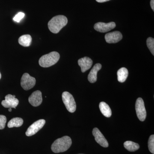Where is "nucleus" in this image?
Wrapping results in <instances>:
<instances>
[{
    "mask_svg": "<svg viewBox=\"0 0 154 154\" xmlns=\"http://www.w3.org/2000/svg\"><path fill=\"white\" fill-rule=\"evenodd\" d=\"M135 109L138 118L141 121H144L146 117V111L145 107L143 100L141 98L137 99Z\"/></svg>",
    "mask_w": 154,
    "mask_h": 154,
    "instance_id": "5",
    "label": "nucleus"
},
{
    "mask_svg": "<svg viewBox=\"0 0 154 154\" xmlns=\"http://www.w3.org/2000/svg\"><path fill=\"white\" fill-rule=\"evenodd\" d=\"M109 1H110V0H96V2L99 3L105 2H108Z\"/></svg>",
    "mask_w": 154,
    "mask_h": 154,
    "instance_id": "25",
    "label": "nucleus"
},
{
    "mask_svg": "<svg viewBox=\"0 0 154 154\" xmlns=\"http://www.w3.org/2000/svg\"><path fill=\"white\" fill-rule=\"evenodd\" d=\"M148 148L149 151L152 153L154 154V135L153 134L151 135L149 138Z\"/></svg>",
    "mask_w": 154,
    "mask_h": 154,
    "instance_id": "21",
    "label": "nucleus"
},
{
    "mask_svg": "<svg viewBox=\"0 0 154 154\" xmlns=\"http://www.w3.org/2000/svg\"><path fill=\"white\" fill-rule=\"evenodd\" d=\"M146 44L151 52L153 55H154V39L152 37H149L147 39Z\"/></svg>",
    "mask_w": 154,
    "mask_h": 154,
    "instance_id": "20",
    "label": "nucleus"
},
{
    "mask_svg": "<svg viewBox=\"0 0 154 154\" xmlns=\"http://www.w3.org/2000/svg\"><path fill=\"white\" fill-rule=\"evenodd\" d=\"M1 78H2V75H1V72H0V79H1Z\"/></svg>",
    "mask_w": 154,
    "mask_h": 154,
    "instance_id": "27",
    "label": "nucleus"
},
{
    "mask_svg": "<svg viewBox=\"0 0 154 154\" xmlns=\"http://www.w3.org/2000/svg\"><path fill=\"white\" fill-rule=\"evenodd\" d=\"M115 22H110L108 23L98 22L94 25V28L96 31L102 33H105L112 30L116 27Z\"/></svg>",
    "mask_w": 154,
    "mask_h": 154,
    "instance_id": "9",
    "label": "nucleus"
},
{
    "mask_svg": "<svg viewBox=\"0 0 154 154\" xmlns=\"http://www.w3.org/2000/svg\"><path fill=\"white\" fill-rule=\"evenodd\" d=\"M71 139L69 136H64L54 141L51 146L52 152L56 153L63 152L67 150L71 146Z\"/></svg>",
    "mask_w": 154,
    "mask_h": 154,
    "instance_id": "2",
    "label": "nucleus"
},
{
    "mask_svg": "<svg viewBox=\"0 0 154 154\" xmlns=\"http://www.w3.org/2000/svg\"><path fill=\"white\" fill-rule=\"evenodd\" d=\"M5 100L2 102V105L5 108H16L19 103V101L16 98V96L8 94L5 97Z\"/></svg>",
    "mask_w": 154,
    "mask_h": 154,
    "instance_id": "8",
    "label": "nucleus"
},
{
    "mask_svg": "<svg viewBox=\"0 0 154 154\" xmlns=\"http://www.w3.org/2000/svg\"><path fill=\"white\" fill-rule=\"evenodd\" d=\"M62 100L67 110L70 113H74L76 109V105L73 97L68 92H64L62 94Z\"/></svg>",
    "mask_w": 154,
    "mask_h": 154,
    "instance_id": "4",
    "label": "nucleus"
},
{
    "mask_svg": "<svg viewBox=\"0 0 154 154\" xmlns=\"http://www.w3.org/2000/svg\"><path fill=\"white\" fill-rule=\"evenodd\" d=\"M68 19L65 16L58 15L54 17L48 23V28L52 33H57L67 25Z\"/></svg>",
    "mask_w": 154,
    "mask_h": 154,
    "instance_id": "1",
    "label": "nucleus"
},
{
    "mask_svg": "<svg viewBox=\"0 0 154 154\" xmlns=\"http://www.w3.org/2000/svg\"><path fill=\"white\" fill-rule=\"evenodd\" d=\"M124 147L130 152H134L140 148L138 144L131 141H127L124 143Z\"/></svg>",
    "mask_w": 154,
    "mask_h": 154,
    "instance_id": "18",
    "label": "nucleus"
},
{
    "mask_svg": "<svg viewBox=\"0 0 154 154\" xmlns=\"http://www.w3.org/2000/svg\"><path fill=\"white\" fill-rule=\"evenodd\" d=\"M93 63V60L90 58L87 57L80 59L78 60V63L79 66L81 67V70L82 72H85L86 71L91 68Z\"/></svg>",
    "mask_w": 154,
    "mask_h": 154,
    "instance_id": "13",
    "label": "nucleus"
},
{
    "mask_svg": "<svg viewBox=\"0 0 154 154\" xmlns=\"http://www.w3.org/2000/svg\"><path fill=\"white\" fill-rule=\"evenodd\" d=\"M7 118L5 116L0 115V129H4L5 127Z\"/></svg>",
    "mask_w": 154,
    "mask_h": 154,
    "instance_id": "22",
    "label": "nucleus"
},
{
    "mask_svg": "<svg viewBox=\"0 0 154 154\" xmlns=\"http://www.w3.org/2000/svg\"><path fill=\"white\" fill-rule=\"evenodd\" d=\"M32 37L29 34L22 35L19 39V42L20 45L24 47H28L31 45Z\"/></svg>",
    "mask_w": 154,
    "mask_h": 154,
    "instance_id": "17",
    "label": "nucleus"
},
{
    "mask_svg": "<svg viewBox=\"0 0 154 154\" xmlns=\"http://www.w3.org/2000/svg\"><path fill=\"white\" fill-rule=\"evenodd\" d=\"M128 72L125 67L121 68L117 72V79L119 82L123 83L126 81L128 76Z\"/></svg>",
    "mask_w": 154,
    "mask_h": 154,
    "instance_id": "16",
    "label": "nucleus"
},
{
    "mask_svg": "<svg viewBox=\"0 0 154 154\" xmlns=\"http://www.w3.org/2000/svg\"><path fill=\"white\" fill-rule=\"evenodd\" d=\"M93 134L95 137L96 142L103 147L107 148L108 146V142L104 136L101 131L98 128H94L93 130Z\"/></svg>",
    "mask_w": 154,
    "mask_h": 154,
    "instance_id": "10",
    "label": "nucleus"
},
{
    "mask_svg": "<svg viewBox=\"0 0 154 154\" xmlns=\"http://www.w3.org/2000/svg\"><path fill=\"white\" fill-rule=\"evenodd\" d=\"M102 68V65L97 63L94 65L88 76V81L91 83L96 82L97 79V73Z\"/></svg>",
    "mask_w": 154,
    "mask_h": 154,
    "instance_id": "14",
    "label": "nucleus"
},
{
    "mask_svg": "<svg viewBox=\"0 0 154 154\" xmlns=\"http://www.w3.org/2000/svg\"><path fill=\"white\" fill-rule=\"evenodd\" d=\"M28 101L34 107H37L41 105L42 102L41 91H37L33 92L29 97Z\"/></svg>",
    "mask_w": 154,
    "mask_h": 154,
    "instance_id": "11",
    "label": "nucleus"
},
{
    "mask_svg": "<svg viewBox=\"0 0 154 154\" xmlns=\"http://www.w3.org/2000/svg\"><path fill=\"white\" fill-rule=\"evenodd\" d=\"M25 14L22 12H20V13H18V14H17L15 17H14L13 20L14 21L17 22H20L21 20L24 17H25Z\"/></svg>",
    "mask_w": 154,
    "mask_h": 154,
    "instance_id": "23",
    "label": "nucleus"
},
{
    "mask_svg": "<svg viewBox=\"0 0 154 154\" xmlns=\"http://www.w3.org/2000/svg\"><path fill=\"white\" fill-rule=\"evenodd\" d=\"M99 109L102 114L106 117H110L112 115V111L109 105L105 102H101L99 104Z\"/></svg>",
    "mask_w": 154,
    "mask_h": 154,
    "instance_id": "15",
    "label": "nucleus"
},
{
    "mask_svg": "<svg viewBox=\"0 0 154 154\" xmlns=\"http://www.w3.org/2000/svg\"><path fill=\"white\" fill-rule=\"evenodd\" d=\"M60 55L56 51H52L42 56L38 61V63L42 67H49L55 64L59 60Z\"/></svg>",
    "mask_w": 154,
    "mask_h": 154,
    "instance_id": "3",
    "label": "nucleus"
},
{
    "mask_svg": "<svg viewBox=\"0 0 154 154\" xmlns=\"http://www.w3.org/2000/svg\"><path fill=\"white\" fill-rule=\"evenodd\" d=\"M122 35L119 31H116L107 33L105 35V39L108 43H116L122 39Z\"/></svg>",
    "mask_w": 154,
    "mask_h": 154,
    "instance_id": "12",
    "label": "nucleus"
},
{
    "mask_svg": "<svg viewBox=\"0 0 154 154\" xmlns=\"http://www.w3.org/2000/svg\"><path fill=\"white\" fill-rule=\"evenodd\" d=\"M151 7L153 11H154V0H151L150 2Z\"/></svg>",
    "mask_w": 154,
    "mask_h": 154,
    "instance_id": "24",
    "label": "nucleus"
},
{
    "mask_svg": "<svg viewBox=\"0 0 154 154\" xmlns=\"http://www.w3.org/2000/svg\"><path fill=\"white\" fill-rule=\"evenodd\" d=\"M9 111H10V112L12 111V109H11V108H9Z\"/></svg>",
    "mask_w": 154,
    "mask_h": 154,
    "instance_id": "26",
    "label": "nucleus"
},
{
    "mask_svg": "<svg viewBox=\"0 0 154 154\" xmlns=\"http://www.w3.org/2000/svg\"><path fill=\"white\" fill-rule=\"evenodd\" d=\"M45 123V120L43 119H39L35 122L28 128L26 132V135L30 137L36 134V133L42 128Z\"/></svg>",
    "mask_w": 154,
    "mask_h": 154,
    "instance_id": "7",
    "label": "nucleus"
},
{
    "mask_svg": "<svg viewBox=\"0 0 154 154\" xmlns=\"http://www.w3.org/2000/svg\"><path fill=\"white\" fill-rule=\"evenodd\" d=\"M23 123V120L21 118L16 117L11 119L8 123V126L9 128L13 127H19L22 126Z\"/></svg>",
    "mask_w": 154,
    "mask_h": 154,
    "instance_id": "19",
    "label": "nucleus"
},
{
    "mask_svg": "<svg viewBox=\"0 0 154 154\" xmlns=\"http://www.w3.org/2000/svg\"><path fill=\"white\" fill-rule=\"evenodd\" d=\"M36 82L35 78L30 76L29 74L25 73L21 78V86L24 90L28 91L34 87Z\"/></svg>",
    "mask_w": 154,
    "mask_h": 154,
    "instance_id": "6",
    "label": "nucleus"
}]
</instances>
